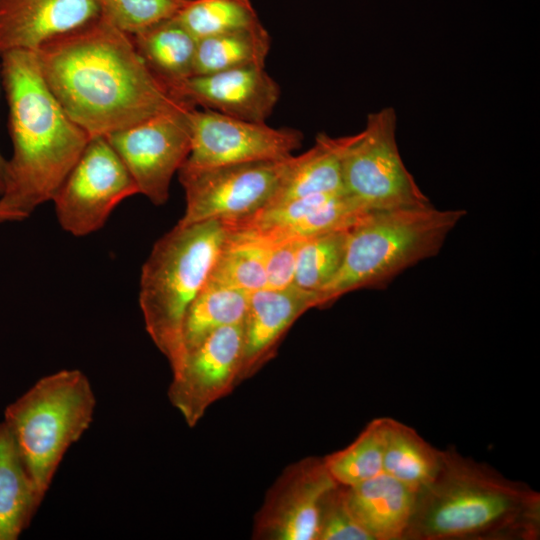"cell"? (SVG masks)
Instances as JSON below:
<instances>
[{
    "label": "cell",
    "instance_id": "1",
    "mask_svg": "<svg viewBox=\"0 0 540 540\" xmlns=\"http://www.w3.org/2000/svg\"><path fill=\"white\" fill-rule=\"evenodd\" d=\"M35 53L47 86L91 137L181 102L148 69L132 36L102 16L47 41Z\"/></svg>",
    "mask_w": 540,
    "mask_h": 540
},
{
    "label": "cell",
    "instance_id": "2",
    "mask_svg": "<svg viewBox=\"0 0 540 540\" xmlns=\"http://www.w3.org/2000/svg\"><path fill=\"white\" fill-rule=\"evenodd\" d=\"M0 59L12 142L0 205L23 221L52 201L91 136L51 92L34 51H10Z\"/></svg>",
    "mask_w": 540,
    "mask_h": 540
},
{
    "label": "cell",
    "instance_id": "3",
    "mask_svg": "<svg viewBox=\"0 0 540 540\" xmlns=\"http://www.w3.org/2000/svg\"><path fill=\"white\" fill-rule=\"evenodd\" d=\"M540 495L488 464L443 450L433 482L420 491L403 540H536Z\"/></svg>",
    "mask_w": 540,
    "mask_h": 540
},
{
    "label": "cell",
    "instance_id": "4",
    "mask_svg": "<svg viewBox=\"0 0 540 540\" xmlns=\"http://www.w3.org/2000/svg\"><path fill=\"white\" fill-rule=\"evenodd\" d=\"M225 239L219 220L177 223L156 241L142 266L139 306L145 329L172 371L184 357L185 313L207 282Z\"/></svg>",
    "mask_w": 540,
    "mask_h": 540
},
{
    "label": "cell",
    "instance_id": "5",
    "mask_svg": "<svg viewBox=\"0 0 540 540\" xmlns=\"http://www.w3.org/2000/svg\"><path fill=\"white\" fill-rule=\"evenodd\" d=\"M463 210L431 204L375 211L349 230L342 265L318 295L326 307L358 289L383 285L406 268L437 254Z\"/></svg>",
    "mask_w": 540,
    "mask_h": 540
},
{
    "label": "cell",
    "instance_id": "6",
    "mask_svg": "<svg viewBox=\"0 0 540 540\" xmlns=\"http://www.w3.org/2000/svg\"><path fill=\"white\" fill-rule=\"evenodd\" d=\"M95 407L91 383L78 369L40 378L6 407L3 422L42 500L66 452L90 427Z\"/></svg>",
    "mask_w": 540,
    "mask_h": 540
},
{
    "label": "cell",
    "instance_id": "7",
    "mask_svg": "<svg viewBox=\"0 0 540 540\" xmlns=\"http://www.w3.org/2000/svg\"><path fill=\"white\" fill-rule=\"evenodd\" d=\"M395 132L393 108L371 113L343 158L345 193L372 212L431 204L405 167Z\"/></svg>",
    "mask_w": 540,
    "mask_h": 540
},
{
    "label": "cell",
    "instance_id": "8",
    "mask_svg": "<svg viewBox=\"0 0 540 540\" xmlns=\"http://www.w3.org/2000/svg\"><path fill=\"white\" fill-rule=\"evenodd\" d=\"M292 157L212 167L183 164L177 173L186 207L178 224L237 220L266 207L274 198Z\"/></svg>",
    "mask_w": 540,
    "mask_h": 540
},
{
    "label": "cell",
    "instance_id": "9",
    "mask_svg": "<svg viewBox=\"0 0 540 540\" xmlns=\"http://www.w3.org/2000/svg\"><path fill=\"white\" fill-rule=\"evenodd\" d=\"M138 193L127 168L105 136L90 138L52 201L59 225L82 237L101 229L113 210Z\"/></svg>",
    "mask_w": 540,
    "mask_h": 540
},
{
    "label": "cell",
    "instance_id": "10",
    "mask_svg": "<svg viewBox=\"0 0 540 540\" xmlns=\"http://www.w3.org/2000/svg\"><path fill=\"white\" fill-rule=\"evenodd\" d=\"M190 108L180 102L143 121L105 135L132 176L138 193L156 206L168 200L171 180L189 156Z\"/></svg>",
    "mask_w": 540,
    "mask_h": 540
},
{
    "label": "cell",
    "instance_id": "11",
    "mask_svg": "<svg viewBox=\"0 0 540 540\" xmlns=\"http://www.w3.org/2000/svg\"><path fill=\"white\" fill-rule=\"evenodd\" d=\"M191 149L185 165L212 167L293 156L303 141L301 131L273 128L209 109L190 108Z\"/></svg>",
    "mask_w": 540,
    "mask_h": 540
},
{
    "label": "cell",
    "instance_id": "12",
    "mask_svg": "<svg viewBox=\"0 0 540 540\" xmlns=\"http://www.w3.org/2000/svg\"><path fill=\"white\" fill-rule=\"evenodd\" d=\"M371 212L341 192L297 198L266 206L241 219L221 222L228 238L268 246L348 229Z\"/></svg>",
    "mask_w": 540,
    "mask_h": 540
},
{
    "label": "cell",
    "instance_id": "13",
    "mask_svg": "<svg viewBox=\"0 0 540 540\" xmlns=\"http://www.w3.org/2000/svg\"><path fill=\"white\" fill-rule=\"evenodd\" d=\"M242 354L243 322L209 334L172 371L168 398L189 427L239 384Z\"/></svg>",
    "mask_w": 540,
    "mask_h": 540
},
{
    "label": "cell",
    "instance_id": "14",
    "mask_svg": "<svg viewBox=\"0 0 540 540\" xmlns=\"http://www.w3.org/2000/svg\"><path fill=\"white\" fill-rule=\"evenodd\" d=\"M337 484L323 457L309 456L290 464L254 517L253 539L317 540L322 501Z\"/></svg>",
    "mask_w": 540,
    "mask_h": 540
},
{
    "label": "cell",
    "instance_id": "15",
    "mask_svg": "<svg viewBox=\"0 0 540 540\" xmlns=\"http://www.w3.org/2000/svg\"><path fill=\"white\" fill-rule=\"evenodd\" d=\"M168 90L191 107L252 122H265L280 98L278 83L258 66L193 75Z\"/></svg>",
    "mask_w": 540,
    "mask_h": 540
},
{
    "label": "cell",
    "instance_id": "16",
    "mask_svg": "<svg viewBox=\"0 0 540 540\" xmlns=\"http://www.w3.org/2000/svg\"><path fill=\"white\" fill-rule=\"evenodd\" d=\"M318 307L317 292L291 285L251 293L243 320V354L239 384L254 376L278 350L294 322Z\"/></svg>",
    "mask_w": 540,
    "mask_h": 540
},
{
    "label": "cell",
    "instance_id": "17",
    "mask_svg": "<svg viewBox=\"0 0 540 540\" xmlns=\"http://www.w3.org/2000/svg\"><path fill=\"white\" fill-rule=\"evenodd\" d=\"M99 16L96 0H0V55L35 52Z\"/></svg>",
    "mask_w": 540,
    "mask_h": 540
},
{
    "label": "cell",
    "instance_id": "18",
    "mask_svg": "<svg viewBox=\"0 0 540 540\" xmlns=\"http://www.w3.org/2000/svg\"><path fill=\"white\" fill-rule=\"evenodd\" d=\"M348 506L371 540H403L418 493L394 477L381 473L346 486Z\"/></svg>",
    "mask_w": 540,
    "mask_h": 540
},
{
    "label": "cell",
    "instance_id": "19",
    "mask_svg": "<svg viewBox=\"0 0 540 540\" xmlns=\"http://www.w3.org/2000/svg\"><path fill=\"white\" fill-rule=\"evenodd\" d=\"M356 136L318 134L309 150L292 157L287 173L267 206L306 196L345 192L343 158Z\"/></svg>",
    "mask_w": 540,
    "mask_h": 540
},
{
    "label": "cell",
    "instance_id": "20",
    "mask_svg": "<svg viewBox=\"0 0 540 540\" xmlns=\"http://www.w3.org/2000/svg\"><path fill=\"white\" fill-rule=\"evenodd\" d=\"M16 444L0 422V540H16L42 503Z\"/></svg>",
    "mask_w": 540,
    "mask_h": 540
},
{
    "label": "cell",
    "instance_id": "21",
    "mask_svg": "<svg viewBox=\"0 0 540 540\" xmlns=\"http://www.w3.org/2000/svg\"><path fill=\"white\" fill-rule=\"evenodd\" d=\"M131 36L148 69L167 89L193 76L197 39L175 16Z\"/></svg>",
    "mask_w": 540,
    "mask_h": 540
},
{
    "label": "cell",
    "instance_id": "22",
    "mask_svg": "<svg viewBox=\"0 0 540 540\" xmlns=\"http://www.w3.org/2000/svg\"><path fill=\"white\" fill-rule=\"evenodd\" d=\"M443 450L427 442L414 428L387 417L383 470L419 493L436 478Z\"/></svg>",
    "mask_w": 540,
    "mask_h": 540
},
{
    "label": "cell",
    "instance_id": "23",
    "mask_svg": "<svg viewBox=\"0 0 540 540\" xmlns=\"http://www.w3.org/2000/svg\"><path fill=\"white\" fill-rule=\"evenodd\" d=\"M271 46L262 24L197 40L193 75L264 67Z\"/></svg>",
    "mask_w": 540,
    "mask_h": 540
},
{
    "label": "cell",
    "instance_id": "24",
    "mask_svg": "<svg viewBox=\"0 0 540 540\" xmlns=\"http://www.w3.org/2000/svg\"><path fill=\"white\" fill-rule=\"evenodd\" d=\"M250 295L251 292L245 290L205 284L184 316L182 325L184 356L215 330L242 323Z\"/></svg>",
    "mask_w": 540,
    "mask_h": 540
},
{
    "label": "cell",
    "instance_id": "25",
    "mask_svg": "<svg viewBox=\"0 0 540 540\" xmlns=\"http://www.w3.org/2000/svg\"><path fill=\"white\" fill-rule=\"evenodd\" d=\"M386 423L387 417L371 420L348 446L323 457L337 483L354 486L384 472Z\"/></svg>",
    "mask_w": 540,
    "mask_h": 540
},
{
    "label": "cell",
    "instance_id": "26",
    "mask_svg": "<svg viewBox=\"0 0 540 540\" xmlns=\"http://www.w3.org/2000/svg\"><path fill=\"white\" fill-rule=\"evenodd\" d=\"M175 18L197 40L261 24L250 0H189Z\"/></svg>",
    "mask_w": 540,
    "mask_h": 540
},
{
    "label": "cell",
    "instance_id": "27",
    "mask_svg": "<svg viewBox=\"0 0 540 540\" xmlns=\"http://www.w3.org/2000/svg\"><path fill=\"white\" fill-rule=\"evenodd\" d=\"M205 284L251 293L267 288L264 247L226 235Z\"/></svg>",
    "mask_w": 540,
    "mask_h": 540
},
{
    "label": "cell",
    "instance_id": "28",
    "mask_svg": "<svg viewBox=\"0 0 540 540\" xmlns=\"http://www.w3.org/2000/svg\"><path fill=\"white\" fill-rule=\"evenodd\" d=\"M349 230L303 240L297 253L293 285L314 292L327 285L342 265Z\"/></svg>",
    "mask_w": 540,
    "mask_h": 540
},
{
    "label": "cell",
    "instance_id": "29",
    "mask_svg": "<svg viewBox=\"0 0 540 540\" xmlns=\"http://www.w3.org/2000/svg\"><path fill=\"white\" fill-rule=\"evenodd\" d=\"M100 15L121 31L135 35L174 17L189 0H96Z\"/></svg>",
    "mask_w": 540,
    "mask_h": 540
},
{
    "label": "cell",
    "instance_id": "30",
    "mask_svg": "<svg viewBox=\"0 0 540 540\" xmlns=\"http://www.w3.org/2000/svg\"><path fill=\"white\" fill-rule=\"evenodd\" d=\"M317 540H371L348 506L346 486L337 484L325 495Z\"/></svg>",
    "mask_w": 540,
    "mask_h": 540
},
{
    "label": "cell",
    "instance_id": "31",
    "mask_svg": "<svg viewBox=\"0 0 540 540\" xmlns=\"http://www.w3.org/2000/svg\"><path fill=\"white\" fill-rule=\"evenodd\" d=\"M303 240H291L263 246L267 288L282 289L293 285L298 249Z\"/></svg>",
    "mask_w": 540,
    "mask_h": 540
},
{
    "label": "cell",
    "instance_id": "32",
    "mask_svg": "<svg viewBox=\"0 0 540 540\" xmlns=\"http://www.w3.org/2000/svg\"><path fill=\"white\" fill-rule=\"evenodd\" d=\"M22 221L16 214L12 213L11 211L5 209L2 205H0V224L5 222H20Z\"/></svg>",
    "mask_w": 540,
    "mask_h": 540
},
{
    "label": "cell",
    "instance_id": "33",
    "mask_svg": "<svg viewBox=\"0 0 540 540\" xmlns=\"http://www.w3.org/2000/svg\"><path fill=\"white\" fill-rule=\"evenodd\" d=\"M5 170H6V159L0 153V196L2 195L4 191Z\"/></svg>",
    "mask_w": 540,
    "mask_h": 540
}]
</instances>
